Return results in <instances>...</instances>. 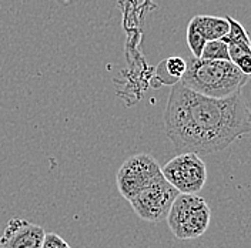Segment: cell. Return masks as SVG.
Listing matches in <instances>:
<instances>
[{"mask_svg":"<svg viewBox=\"0 0 251 248\" xmlns=\"http://www.w3.org/2000/svg\"><path fill=\"white\" fill-rule=\"evenodd\" d=\"M163 117L166 134L180 153H217L251 130L250 109L241 92L208 97L180 81L173 84Z\"/></svg>","mask_w":251,"mask_h":248,"instance_id":"1","label":"cell"},{"mask_svg":"<svg viewBox=\"0 0 251 248\" xmlns=\"http://www.w3.org/2000/svg\"><path fill=\"white\" fill-rule=\"evenodd\" d=\"M249 77L230 60H208L191 56L186 60V70L178 81L196 93L223 99L241 92Z\"/></svg>","mask_w":251,"mask_h":248,"instance_id":"2","label":"cell"},{"mask_svg":"<svg viewBox=\"0 0 251 248\" xmlns=\"http://www.w3.org/2000/svg\"><path fill=\"white\" fill-rule=\"evenodd\" d=\"M170 231L178 240H194L201 237L211 220V210L203 197L180 193L167 214Z\"/></svg>","mask_w":251,"mask_h":248,"instance_id":"3","label":"cell"},{"mask_svg":"<svg viewBox=\"0 0 251 248\" xmlns=\"http://www.w3.org/2000/svg\"><path fill=\"white\" fill-rule=\"evenodd\" d=\"M163 178L164 175L156 158L149 153H139L122 164L116 175V183L123 198L130 201L141 190Z\"/></svg>","mask_w":251,"mask_h":248,"instance_id":"4","label":"cell"},{"mask_svg":"<svg viewBox=\"0 0 251 248\" xmlns=\"http://www.w3.org/2000/svg\"><path fill=\"white\" fill-rule=\"evenodd\" d=\"M161 173L178 193L197 194L205 184L207 167L201 157L193 151H183L172 158Z\"/></svg>","mask_w":251,"mask_h":248,"instance_id":"5","label":"cell"},{"mask_svg":"<svg viewBox=\"0 0 251 248\" xmlns=\"http://www.w3.org/2000/svg\"><path fill=\"white\" fill-rule=\"evenodd\" d=\"M180 193L166 180H160L130 200V204L134 213L144 221L149 223H160L166 220L170 207Z\"/></svg>","mask_w":251,"mask_h":248,"instance_id":"6","label":"cell"},{"mask_svg":"<svg viewBox=\"0 0 251 248\" xmlns=\"http://www.w3.org/2000/svg\"><path fill=\"white\" fill-rule=\"evenodd\" d=\"M46 231L23 218L9 220L0 237V248H42Z\"/></svg>","mask_w":251,"mask_h":248,"instance_id":"7","label":"cell"},{"mask_svg":"<svg viewBox=\"0 0 251 248\" xmlns=\"http://www.w3.org/2000/svg\"><path fill=\"white\" fill-rule=\"evenodd\" d=\"M190 23L194 26V29L201 34L205 42L221 39L228 31V22L226 17L208 15L194 16Z\"/></svg>","mask_w":251,"mask_h":248,"instance_id":"8","label":"cell"},{"mask_svg":"<svg viewBox=\"0 0 251 248\" xmlns=\"http://www.w3.org/2000/svg\"><path fill=\"white\" fill-rule=\"evenodd\" d=\"M228 56L230 62L238 67L243 73H251V46L244 43H228Z\"/></svg>","mask_w":251,"mask_h":248,"instance_id":"9","label":"cell"},{"mask_svg":"<svg viewBox=\"0 0 251 248\" xmlns=\"http://www.w3.org/2000/svg\"><path fill=\"white\" fill-rule=\"evenodd\" d=\"M201 59L208 60H230L228 56V46L224 40L216 39V40H208L205 42L201 51Z\"/></svg>","mask_w":251,"mask_h":248,"instance_id":"10","label":"cell"},{"mask_svg":"<svg viewBox=\"0 0 251 248\" xmlns=\"http://www.w3.org/2000/svg\"><path fill=\"white\" fill-rule=\"evenodd\" d=\"M228 22V31L226 36L221 37V40H224L227 45L228 43H244V45H250V37L247 34L246 29L243 27V25L240 22L234 20L233 17H226ZM251 46V45H250Z\"/></svg>","mask_w":251,"mask_h":248,"instance_id":"11","label":"cell"},{"mask_svg":"<svg viewBox=\"0 0 251 248\" xmlns=\"http://www.w3.org/2000/svg\"><path fill=\"white\" fill-rule=\"evenodd\" d=\"M187 43L191 50V54L194 57H200L204 45H205V40L201 37V34L194 29V26L191 23H188L187 26Z\"/></svg>","mask_w":251,"mask_h":248,"instance_id":"12","label":"cell"},{"mask_svg":"<svg viewBox=\"0 0 251 248\" xmlns=\"http://www.w3.org/2000/svg\"><path fill=\"white\" fill-rule=\"evenodd\" d=\"M163 66L170 76L180 80L186 70V60H183L181 57H169L167 60H164Z\"/></svg>","mask_w":251,"mask_h":248,"instance_id":"13","label":"cell"},{"mask_svg":"<svg viewBox=\"0 0 251 248\" xmlns=\"http://www.w3.org/2000/svg\"><path fill=\"white\" fill-rule=\"evenodd\" d=\"M42 248H72L66 240H63L60 235L56 233H46L43 238Z\"/></svg>","mask_w":251,"mask_h":248,"instance_id":"14","label":"cell"}]
</instances>
